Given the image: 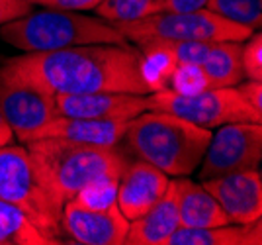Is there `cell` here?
I'll return each instance as SVG.
<instances>
[{
	"label": "cell",
	"mask_w": 262,
	"mask_h": 245,
	"mask_svg": "<svg viewBox=\"0 0 262 245\" xmlns=\"http://www.w3.org/2000/svg\"><path fill=\"white\" fill-rule=\"evenodd\" d=\"M32 6L30 0H0V26L30 14Z\"/></svg>",
	"instance_id": "cb8c5ba5"
},
{
	"label": "cell",
	"mask_w": 262,
	"mask_h": 245,
	"mask_svg": "<svg viewBox=\"0 0 262 245\" xmlns=\"http://www.w3.org/2000/svg\"><path fill=\"white\" fill-rule=\"evenodd\" d=\"M12 137H14V134H12V130H10V126H8V122L4 120V116H2V110H0V145L12 144Z\"/></svg>",
	"instance_id": "83f0119b"
},
{
	"label": "cell",
	"mask_w": 262,
	"mask_h": 245,
	"mask_svg": "<svg viewBox=\"0 0 262 245\" xmlns=\"http://www.w3.org/2000/svg\"><path fill=\"white\" fill-rule=\"evenodd\" d=\"M180 228L178 222V198L174 180L149 210L131 220L125 235L127 245H166L168 237Z\"/></svg>",
	"instance_id": "2e32d148"
},
{
	"label": "cell",
	"mask_w": 262,
	"mask_h": 245,
	"mask_svg": "<svg viewBox=\"0 0 262 245\" xmlns=\"http://www.w3.org/2000/svg\"><path fill=\"white\" fill-rule=\"evenodd\" d=\"M166 0H102L94 8L102 20L114 24L141 20L164 10Z\"/></svg>",
	"instance_id": "ffe728a7"
},
{
	"label": "cell",
	"mask_w": 262,
	"mask_h": 245,
	"mask_svg": "<svg viewBox=\"0 0 262 245\" xmlns=\"http://www.w3.org/2000/svg\"><path fill=\"white\" fill-rule=\"evenodd\" d=\"M147 110L168 112L208 130L231 122L260 124L262 120V112L254 110L241 96L237 87L202 89L196 92L159 89L147 94Z\"/></svg>",
	"instance_id": "52a82bcc"
},
{
	"label": "cell",
	"mask_w": 262,
	"mask_h": 245,
	"mask_svg": "<svg viewBox=\"0 0 262 245\" xmlns=\"http://www.w3.org/2000/svg\"><path fill=\"white\" fill-rule=\"evenodd\" d=\"M262 159V128L254 122L223 124L215 135L211 134L202 157L200 178L223 177L247 169H256Z\"/></svg>",
	"instance_id": "30bf717a"
},
{
	"label": "cell",
	"mask_w": 262,
	"mask_h": 245,
	"mask_svg": "<svg viewBox=\"0 0 262 245\" xmlns=\"http://www.w3.org/2000/svg\"><path fill=\"white\" fill-rule=\"evenodd\" d=\"M178 198V222L180 228H211L231 223L217 200L209 194L204 185L188 178L174 180Z\"/></svg>",
	"instance_id": "e0dca14e"
},
{
	"label": "cell",
	"mask_w": 262,
	"mask_h": 245,
	"mask_svg": "<svg viewBox=\"0 0 262 245\" xmlns=\"http://www.w3.org/2000/svg\"><path fill=\"white\" fill-rule=\"evenodd\" d=\"M170 178L157 167L137 161L125 165L118 180L116 204L127 220H135L149 210L168 189Z\"/></svg>",
	"instance_id": "5bb4252c"
},
{
	"label": "cell",
	"mask_w": 262,
	"mask_h": 245,
	"mask_svg": "<svg viewBox=\"0 0 262 245\" xmlns=\"http://www.w3.org/2000/svg\"><path fill=\"white\" fill-rule=\"evenodd\" d=\"M0 200L18 206L49 243H61L63 206L45 189L26 147L0 145Z\"/></svg>",
	"instance_id": "5b68a950"
},
{
	"label": "cell",
	"mask_w": 262,
	"mask_h": 245,
	"mask_svg": "<svg viewBox=\"0 0 262 245\" xmlns=\"http://www.w3.org/2000/svg\"><path fill=\"white\" fill-rule=\"evenodd\" d=\"M260 220L211 228H178L166 245H260Z\"/></svg>",
	"instance_id": "ac0fdd59"
},
{
	"label": "cell",
	"mask_w": 262,
	"mask_h": 245,
	"mask_svg": "<svg viewBox=\"0 0 262 245\" xmlns=\"http://www.w3.org/2000/svg\"><path fill=\"white\" fill-rule=\"evenodd\" d=\"M32 4H39V6H47L51 10H94L102 0H30Z\"/></svg>",
	"instance_id": "d4e9b609"
},
{
	"label": "cell",
	"mask_w": 262,
	"mask_h": 245,
	"mask_svg": "<svg viewBox=\"0 0 262 245\" xmlns=\"http://www.w3.org/2000/svg\"><path fill=\"white\" fill-rule=\"evenodd\" d=\"M118 180L120 178H106L98 180L78 190L73 196V200L80 202L90 208H108L112 204H116V192H118Z\"/></svg>",
	"instance_id": "7402d4cb"
},
{
	"label": "cell",
	"mask_w": 262,
	"mask_h": 245,
	"mask_svg": "<svg viewBox=\"0 0 262 245\" xmlns=\"http://www.w3.org/2000/svg\"><path fill=\"white\" fill-rule=\"evenodd\" d=\"M145 57L166 61L172 71L190 67L198 71L206 89L237 87L245 78L241 65V42H145Z\"/></svg>",
	"instance_id": "ba28073f"
},
{
	"label": "cell",
	"mask_w": 262,
	"mask_h": 245,
	"mask_svg": "<svg viewBox=\"0 0 262 245\" xmlns=\"http://www.w3.org/2000/svg\"><path fill=\"white\" fill-rule=\"evenodd\" d=\"M0 110L12 134L22 144L32 141L33 135L57 116L53 94L24 80L6 67H0Z\"/></svg>",
	"instance_id": "9c48e42d"
},
{
	"label": "cell",
	"mask_w": 262,
	"mask_h": 245,
	"mask_svg": "<svg viewBox=\"0 0 262 245\" xmlns=\"http://www.w3.org/2000/svg\"><path fill=\"white\" fill-rule=\"evenodd\" d=\"M49 94L131 92L151 94L159 87L149 75V61L127 44H88L55 51L24 53L2 63Z\"/></svg>",
	"instance_id": "6da1fadb"
},
{
	"label": "cell",
	"mask_w": 262,
	"mask_h": 245,
	"mask_svg": "<svg viewBox=\"0 0 262 245\" xmlns=\"http://www.w3.org/2000/svg\"><path fill=\"white\" fill-rule=\"evenodd\" d=\"M57 116L121 120L129 122L147 110V94L131 92H86V94H55Z\"/></svg>",
	"instance_id": "4fadbf2b"
},
{
	"label": "cell",
	"mask_w": 262,
	"mask_h": 245,
	"mask_svg": "<svg viewBox=\"0 0 262 245\" xmlns=\"http://www.w3.org/2000/svg\"><path fill=\"white\" fill-rule=\"evenodd\" d=\"M127 42H245L251 28L229 22L208 8L190 12L161 10L141 20L114 24Z\"/></svg>",
	"instance_id": "8992f818"
},
{
	"label": "cell",
	"mask_w": 262,
	"mask_h": 245,
	"mask_svg": "<svg viewBox=\"0 0 262 245\" xmlns=\"http://www.w3.org/2000/svg\"><path fill=\"white\" fill-rule=\"evenodd\" d=\"M125 130H127V122H121V120H92V118L55 116L32 139L57 137V139H67L73 144L116 147L123 139Z\"/></svg>",
	"instance_id": "9a60e30c"
},
{
	"label": "cell",
	"mask_w": 262,
	"mask_h": 245,
	"mask_svg": "<svg viewBox=\"0 0 262 245\" xmlns=\"http://www.w3.org/2000/svg\"><path fill=\"white\" fill-rule=\"evenodd\" d=\"M123 137L141 161L168 177H186L202 163L211 132L168 112L145 110L127 122Z\"/></svg>",
	"instance_id": "3957f363"
},
{
	"label": "cell",
	"mask_w": 262,
	"mask_h": 245,
	"mask_svg": "<svg viewBox=\"0 0 262 245\" xmlns=\"http://www.w3.org/2000/svg\"><path fill=\"white\" fill-rule=\"evenodd\" d=\"M204 8L251 30H258L262 24V0H206Z\"/></svg>",
	"instance_id": "44dd1931"
},
{
	"label": "cell",
	"mask_w": 262,
	"mask_h": 245,
	"mask_svg": "<svg viewBox=\"0 0 262 245\" xmlns=\"http://www.w3.org/2000/svg\"><path fill=\"white\" fill-rule=\"evenodd\" d=\"M204 6H206V0H166L164 2V10H172V12L200 10Z\"/></svg>",
	"instance_id": "4316f807"
},
{
	"label": "cell",
	"mask_w": 262,
	"mask_h": 245,
	"mask_svg": "<svg viewBox=\"0 0 262 245\" xmlns=\"http://www.w3.org/2000/svg\"><path fill=\"white\" fill-rule=\"evenodd\" d=\"M0 37L24 53H39L88 44H127L120 30L102 18H90L71 10L26 14L0 26Z\"/></svg>",
	"instance_id": "277c9868"
},
{
	"label": "cell",
	"mask_w": 262,
	"mask_h": 245,
	"mask_svg": "<svg viewBox=\"0 0 262 245\" xmlns=\"http://www.w3.org/2000/svg\"><path fill=\"white\" fill-rule=\"evenodd\" d=\"M237 90H239L241 96L249 102L254 110L262 112V85H260V80H251V78H249L247 83H243V80H241Z\"/></svg>",
	"instance_id": "484cf974"
},
{
	"label": "cell",
	"mask_w": 262,
	"mask_h": 245,
	"mask_svg": "<svg viewBox=\"0 0 262 245\" xmlns=\"http://www.w3.org/2000/svg\"><path fill=\"white\" fill-rule=\"evenodd\" d=\"M247 44L241 49V65L245 78L251 80H260L262 78V35L251 34L247 39Z\"/></svg>",
	"instance_id": "603a6c76"
},
{
	"label": "cell",
	"mask_w": 262,
	"mask_h": 245,
	"mask_svg": "<svg viewBox=\"0 0 262 245\" xmlns=\"http://www.w3.org/2000/svg\"><path fill=\"white\" fill-rule=\"evenodd\" d=\"M63 235L80 245H123L129 220L118 204L108 208H90L77 200H67L61 214Z\"/></svg>",
	"instance_id": "8fae6325"
},
{
	"label": "cell",
	"mask_w": 262,
	"mask_h": 245,
	"mask_svg": "<svg viewBox=\"0 0 262 245\" xmlns=\"http://www.w3.org/2000/svg\"><path fill=\"white\" fill-rule=\"evenodd\" d=\"M231 223H252L262 216V178L258 169H247L202 180Z\"/></svg>",
	"instance_id": "7c38bea8"
},
{
	"label": "cell",
	"mask_w": 262,
	"mask_h": 245,
	"mask_svg": "<svg viewBox=\"0 0 262 245\" xmlns=\"http://www.w3.org/2000/svg\"><path fill=\"white\" fill-rule=\"evenodd\" d=\"M26 145L45 189L61 206L92 182L120 178L125 169V159L116 147L73 144L57 137L32 139Z\"/></svg>",
	"instance_id": "7a4b0ae2"
},
{
	"label": "cell",
	"mask_w": 262,
	"mask_h": 245,
	"mask_svg": "<svg viewBox=\"0 0 262 245\" xmlns=\"http://www.w3.org/2000/svg\"><path fill=\"white\" fill-rule=\"evenodd\" d=\"M0 245H51L18 206L0 200Z\"/></svg>",
	"instance_id": "d6986e66"
}]
</instances>
